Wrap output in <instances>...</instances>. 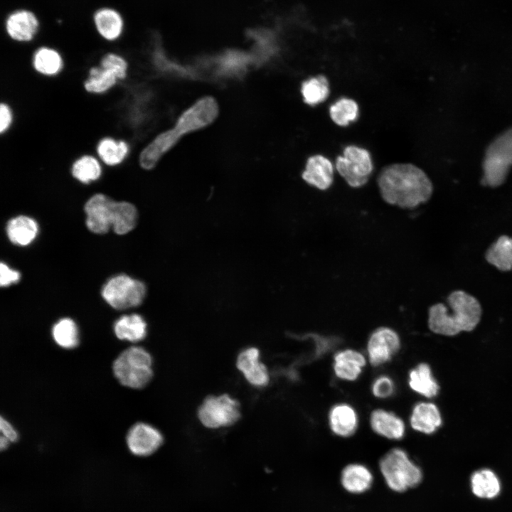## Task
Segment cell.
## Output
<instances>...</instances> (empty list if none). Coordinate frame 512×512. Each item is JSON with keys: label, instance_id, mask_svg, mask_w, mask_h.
<instances>
[{"label": "cell", "instance_id": "obj_1", "mask_svg": "<svg viewBox=\"0 0 512 512\" xmlns=\"http://www.w3.org/2000/svg\"><path fill=\"white\" fill-rule=\"evenodd\" d=\"M382 199L403 209H413L427 203L433 193L427 174L411 163H393L382 168L377 176Z\"/></svg>", "mask_w": 512, "mask_h": 512}, {"label": "cell", "instance_id": "obj_2", "mask_svg": "<svg viewBox=\"0 0 512 512\" xmlns=\"http://www.w3.org/2000/svg\"><path fill=\"white\" fill-rule=\"evenodd\" d=\"M448 307L436 303L428 309V327L434 334L455 336L471 331L480 322L482 308L479 301L461 289L451 292L447 297Z\"/></svg>", "mask_w": 512, "mask_h": 512}, {"label": "cell", "instance_id": "obj_3", "mask_svg": "<svg viewBox=\"0 0 512 512\" xmlns=\"http://www.w3.org/2000/svg\"><path fill=\"white\" fill-rule=\"evenodd\" d=\"M129 72V63L125 55L118 51L107 50L88 68L82 87L92 95L106 94L126 80Z\"/></svg>", "mask_w": 512, "mask_h": 512}, {"label": "cell", "instance_id": "obj_4", "mask_svg": "<svg viewBox=\"0 0 512 512\" xmlns=\"http://www.w3.org/2000/svg\"><path fill=\"white\" fill-rule=\"evenodd\" d=\"M152 357L144 348L132 346L122 351L113 363V373L124 386L145 387L153 377Z\"/></svg>", "mask_w": 512, "mask_h": 512}, {"label": "cell", "instance_id": "obj_5", "mask_svg": "<svg viewBox=\"0 0 512 512\" xmlns=\"http://www.w3.org/2000/svg\"><path fill=\"white\" fill-rule=\"evenodd\" d=\"M379 467L388 487L396 492L416 487L422 479L420 468L401 448L389 450L380 459Z\"/></svg>", "mask_w": 512, "mask_h": 512}, {"label": "cell", "instance_id": "obj_6", "mask_svg": "<svg viewBox=\"0 0 512 512\" xmlns=\"http://www.w3.org/2000/svg\"><path fill=\"white\" fill-rule=\"evenodd\" d=\"M512 166V127L497 136L487 146L484 156L482 185L496 188L506 180Z\"/></svg>", "mask_w": 512, "mask_h": 512}, {"label": "cell", "instance_id": "obj_7", "mask_svg": "<svg viewBox=\"0 0 512 512\" xmlns=\"http://www.w3.org/2000/svg\"><path fill=\"white\" fill-rule=\"evenodd\" d=\"M335 167L338 174L352 188H360L367 183L373 170L370 152L364 148L348 145L342 155L337 156Z\"/></svg>", "mask_w": 512, "mask_h": 512}, {"label": "cell", "instance_id": "obj_8", "mask_svg": "<svg viewBox=\"0 0 512 512\" xmlns=\"http://www.w3.org/2000/svg\"><path fill=\"white\" fill-rule=\"evenodd\" d=\"M146 292L145 284L126 274L110 278L103 286L102 296L112 308L123 310L140 305Z\"/></svg>", "mask_w": 512, "mask_h": 512}, {"label": "cell", "instance_id": "obj_9", "mask_svg": "<svg viewBox=\"0 0 512 512\" xmlns=\"http://www.w3.org/2000/svg\"><path fill=\"white\" fill-rule=\"evenodd\" d=\"M200 422L206 427L218 429L235 424L240 417L239 402L223 394L206 398L198 410Z\"/></svg>", "mask_w": 512, "mask_h": 512}, {"label": "cell", "instance_id": "obj_10", "mask_svg": "<svg viewBox=\"0 0 512 512\" xmlns=\"http://www.w3.org/2000/svg\"><path fill=\"white\" fill-rule=\"evenodd\" d=\"M218 114L219 107L215 99L206 96L186 110L178 117L174 127L183 137L210 125Z\"/></svg>", "mask_w": 512, "mask_h": 512}, {"label": "cell", "instance_id": "obj_11", "mask_svg": "<svg viewBox=\"0 0 512 512\" xmlns=\"http://www.w3.org/2000/svg\"><path fill=\"white\" fill-rule=\"evenodd\" d=\"M41 28L40 20L35 12L18 9L10 12L4 21V29L9 38L20 44L33 43Z\"/></svg>", "mask_w": 512, "mask_h": 512}, {"label": "cell", "instance_id": "obj_12", "mask_svg": "<svg viewBox=\"0 0 512 512\" xmlns=\"http://www.w3.org/2000/svg\"><path fill=\"white\" fill-rule=\"evenodd\" d=\"M400 348L398 334L391 328L380 326L370 335L367 342V356L370 364L379 366L388 362Z\"/></svg>", "mask_w": 512, "mask_h": 512}, {"label": "cell", "instance_id": "obj_13", "mask_svg": "<svg viewBox=\"0 0 512 512\" xmlns=\"http://www.w3.org/2000/svg\"><path fill=\"white\" fill-rule=\"evenodd\" d=\"M126 442L130 452L138 457H147L154 454L163 444L164 437L152 425L138 422L129 430Z\"/></svg>", "mask_w": 512, "mask_h": 512}, {"label": "cell", "instance_id": "obj_14", "mask_svg": "<svg viewBox=\"0 0 512 512\" xmlns=\"http://www.w3.org/2000/svg\"><path fill=\"white\" fill-rule=\"evenodd\" d=\"M114 201L101 193L94 194L87 201L85 205L86 225L91 232L105 234L112 228Z\"/></svg>", "mask_w": 512, "mask_h": 512}, {"label": "cell", "instance_id": "obj_15", "mask_svg": "<svg viewBox=\"0 0 512 512\" xmlns=\"http://www.w3.org/2000/svg\"><path fill=\"white\" fill-rule=\"evenodd\" d=\"M182 136L173 127L159 133L139 153L138 164L144 170H151L174 148Z\"/></svg>", "mask_w": 512, "mask_h": 512}, {"label": "cell", "instance_id": "obj_16", "mask_svg": "<svg viewBox=\"0 0 512 512\" xmlns=\"http://www.w3.org/2000/svg\"><path fill=\"white\" fill-rule=\"evenodd\" d=\"M29 61L35 73L48 78L61 74L66 63L62 52L48 45L36 46L31 53Z\"/></svg>", "mask_w": 512, "mask_h": 512}, {"label": "cell", "instance_id": "obj_17", "mask_svg": "<svg viewBox=\"0 0 512 512\" xmlns=\"http://www.w3.org/2000/svg\"><path fill=\"white\" fill-rule=\"evenodd\" d=\"M92 20L96 32L107 43L118 41L124 32V16L115 8L103 6L97 9L93 14Z\"/></svg>", "mask_w": 512, "mask_h": 512}, {"label": "cell", "instance_id": "obj_18", "mask_svg": "<svg viewBox=\"0 0 512 512\" xmlns=\"http://www.w3.org/2000/svg\"><path fill=\"white\" fill-rule=\"evenodd\" d=\"M334 169L331 161L322 154H314L306 162L302 179L321 191L329 189L333 182Z\"/></svg>", "mask_w": 512, "mask_h": 512}, {"label": "cell", "instance_id": "obj_19", "mask_svg": "<svg viewBox=\"0 0 512 512\" xmlns=\"http://www.w3.org/2000/svg\"><path fill=\"white\" fill-rule=\"evenodd\" d=\"M238 370L246 380L253 386L264 387L269 382L267 367L260 361V351L257 348L249 347L242 351L236 362Z\"/></svg>", "mask_w": 512, "mask_h": 512}, {"label": "cell", "instance_id": "obj_20", "mask_svg": "<svg viewBox=\"0 0 512 512\" xmlns=\"http://www.w3.org/2000/svg\"><path fill=\"white\" fill-rule=\"evenodd\" d=\"M95 151L103 165L115 167L127 159L131 154V145L124 139L106 135L97 141Z\"/></svg>", "mask_w": 512, "mask_h": 512}, {"label": "cell", "instance_id": "obj_21", "mask_svg": "<svg viewBox=\"0 0 512 512\" xmlns=\"http://www.w3.org/2000/svg\"><path fill=\"white\" fill-rule=\"evenodd\" d=\"M366 359L358 351L346 348L336 352L333 360L335 375L345 381L356 380L361 374Z\"/></svg>", "mask_w": 512, "mask_h": 512}, {"label": "cell", "instance_id": "obj_22", "mask_svg": "<svg viewBox=\"0 0 512 512\" xmlns=\"http://www.w3.org/2000/svg\"><path fill=\"white\" fill-rule=\"evenodd\" d=\"M331 432L341 437L353 435L358 427V415L354 407L348 403H338L331 407L328 415Z\"/></svg>", "mask_w": 512, "mask_h": 512}, {"label": "cell", "instance_id": "obj_23", "mask_svg": "<svg viewBox=\"0 0 512 512\" xmlns=\"http://www.w3.org/2000/svg\"><path fill=\"white\" fill-rule=\"evenodd\" d=\"M370 425L374 432L389 439H400L405 433L402 419L394 412L381 408L372 411Z\"/></svg>", "mask_w": 512, "mask_h": 512}, {"label": "cell", "instance_id": "obj_24", "mask_svg": "<svg viewBox=\"0 0 512 512\" xmlns=\"http://www.w3.org/2000/svg\"><path fill=\"white\" fill-rule=\"evenodd\" d=\"M410 422L415 431L429 434L434 432L441 425L442 417L434 403L420 402L412 408Z\"/></svg>", "mask_w": 512, "mask_h": 512}, {"label": "cell", "instance_id": "obj_25", "mask_svg": "<svg viewBox=\"0 0 512 512\" xmlns=\"http://www.w3.org/2000/svg\"><path fill=\"white\" fill-rule=\"evenodd\" d=\"M103 164L95 154L84 153L76 156L70 164L71 176L82 184L99 180L103 172Z\"/></svg>", "mask_w": 512, "mask_h": 512}, {"label": "cell", "instance_id": "obj_26", "mask_svg": "<svg viewBox=\"0 0 512 512\" xmlns=\"http://www.w3.org/2000/svg\"><path fill=\"white\" fill-rule=\"evenodd\" d=\"M373 479L369 469L361 464H348L341 471V484L347 491L352 494H361L368 490Z\"/></svg>", "mask_w": 512, "mask_h": 512}, {"label": "cell", "instance_id": "obj_27", "mask_svg": "<svg viewBox=\"0 0 512 512\" xmlns=\"http://www.w3.org/2000/svg\"><path fill=\"white\" fill-rule=\"evenodd\" d=\"M409 387L415 393L426 397H435L439 386L434 379L430 366L425 363L417 365L408 374Z\"/></svg>", "mask_w": 512, "mask_h": 512}, {"label": "cell", "instance_id": "obj_28", "mask_svg": "<svg viewBox=\"0 0 512 512\" xmlns=\"http://www.w3.org/2000/svg\"><path fill=\"white\" fill-rule=\"evenodd\" d=\"M38 233L36 221L26 215L11 219L6 225V233L9 240L17 245L26 246L31 243Z\"/></svg>", "mask_w": 512, "mask_h": 512}, {"label": "cell", "instance_id": "obj_29", "mask_svg": "<svg viewBox=\"0 0 512 512\" xmlns=\"http://www.w3.org/2000/svg\"><path fill=\"white\" fill-rule=\"evenodd\" d=\"M484 258L500 271L512 270V238L506 235H500L487 248Z\"/></svg>", "mask_w": 512, "mask_h": 512}, {"label": "cell", "instance_id": "obj_30", "mask_svg": "<svg viewBox=\"0 0 512 512\" xmlns=\"http://www.w3.org/2000/svg\"><path fill=\"white\" fill-rule=\"evenodd\" d=\"M114 331L120 340L138 342L146 337L147 325L143 317L139 314L124 315L115 321Z\"/></svg>", "mask_w": 512, "mask_h": 512}, {"label": "cell", "instance_id": "obj_31", "mask_svg": "<svg viewBox=\"0 0 512 512\" xmlns=\"http://www.w3.org/2000/svg\"><path fill=\"white\" fill-rule=\"evenodd\" d=\"M136 207L127 201H114L112 228L115 233L124 235L132 230L137 223Z\"/></svg>", "mask_w": 512, "mask_h": 512}, {"label": "cell", "instance_id": "obj_32", "mask_svg": "<svg viewBox=\"0 0 512 512\" xmlns=\"http://www.w3.org/2000/svg\"><path fill=\"white\" fill-rule=\"evenodd\" d=\"M301 93L304 103L309 106H316L324 102L330 94L327 78L319 75L306 79L302 83Z\"/></svg>", "mask_w": 512, "mask_h": 512}, {"label": "cell", "instance_id": "obj_33", "mask_svg": "<svg viewBox=\"0 0 512 512\" xmlns=\"http://www.w3.org/2000/svg\"><path fill=\"white\" fill-rule=\"evenodd\" d=\"M474 494L483 498H492L500 492L501 484L497 476L490 469L479 470L471 479Z\"/></svg>", "mask_w": 512, "mask_h": 512}, {"label": "cell", "instance_id": "obj_34", "mask_svg": "<svg viewBox=\"0 0 512 512\" xmlns=\"http://www.w3.org/2000/svg\"><path fill=\"white\" fill-rule=\"evenodd\" d=\"M54 341L61 348L72 349L79 343V331L75 322L70 318L58 320L52 328Z\"/></svg>", "mask_w": 512, "mask_h": 512}, {"label": "cell", "instance_id": "obj_35", "mask_svg": "<svg viewBox=\"0 0 512 512\" xmlns=\"http://www.w3.org/2000/svg\"><path fill=\"white\" fill-rule=\"evenodd\" d=\"M358 103L348 97H341L329 107L331 119L338 126L346 127L358 117Z\"/></svg>", "mask_w": 512, "mask_h": 512}, {"label": "cell", "instance_id": "obj_36", "mask_svg": "<svg viewBox=\"0 0 512 512\" xmlns=\"http://www.w3.org/2000/svg\"><path fill=\"white\" fill-rule=\"evenodd\" d=\"M371 391L377 398L386 399L393 396L395 385L391 377L380 375L375 378L371 385Z\"/></svg>", "mask_w": 512, "mask_h": 512}, {"label": "cell", "instance_id": "obj_37", "mask_svg": "<svg viewBox=\"0 0 512 512\" xmlns=\"http://www.w3.org/2000/svg\"><path fill=\"white\" fill-rule=\"evenodd\" d=\"M14 121V112L12 107L6 101L0 103V133L6 134L11 129Z\"/></svg>", "mask_w": 512, "mask_h": 512}, {"label": "cell", "instance_id": "obj_38", "mask_svg": "<svg viewBox=\"0 0 512 512\" xmlns=\"http://www.w3.org/2000/svg\"><path fill=\"white\" fill-rule=\"evenodd\" d=\"M0 272V284L1 287H8L13 283L18 282L20 279V273L18 271L10 269L4 262L1 263Z\"/></svg>", "mask_w": 512, "mask_h": 512}, {"label": "cell", "instance_id": "obj_39", "mask_svg": "<svg viewBox=\"0 0 512 512\" xmlns=\"http://www.w3.org/2000/svg\"><path fill=\"white\" fill-rule=\"evenodd\" d=\"M0 430L1 435L6 437L11 442L17 441L18 438V432L12 425L3 417L0 420Z\"/></svg>", "mask_w": 512, "mask_h": 512}, {"label": "cell", "instance_id": "obj_40", "mask_svg": "<svg viewBox=\"0 0 512 512\" xmlns=\"http://www.w3.org/2000/svg\"><path fill=\"white\" fill-rule=\"evenodd\" d=\"M10 441L3 435L0 437V449L1 450L6 449L10 444Z\"/></svg>", "mask_w": 512, "mask_h": 512}]
</instances>
